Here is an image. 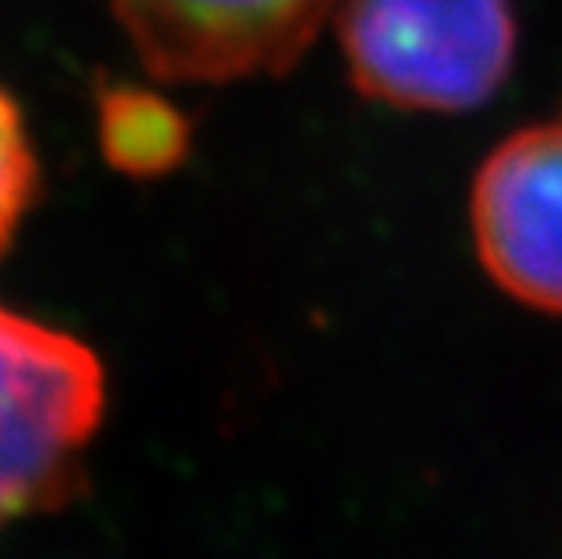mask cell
<instances>
[{
	"label": "cell",
	"instance_id": "6da1fadb",
	"mask_svg": "<svg viewBox=\"0 0 562 559\" xmlns=\"http://www.w3.org/2000/svg\"><path fill=\"white\" fill-rule=\"evenodd\" d=\"M352 88L406 113L486 105L516 63L512 0H338Z\"/></svg>",
	"mask_w": 562,
	"mask_h": 559
},
{
	"label": "cell",
	"instance_id": "7a4b0ae2",
	"mask_svg": "<svg viewBox=\"0 0 562 559\" xmlns=\"http://www.w3.org/2000/svg\"><path fill=\"white\" fill-rule=\"evenodd\" d=\"M102 418L99 356L0 305V527L74 502Z\"/></svg>",
	"mask_w": 562,
	"mask_h": 559
},
{
	"label": "cell",
	"instance_id": "3957f363",
	"mask_svg": "<svg viewBox=\"0 0 562 559\" xmlns=\"http://www.w3.org/2000/svg\"><path fill=\"white\" fill-rule=\"evenodd\" d=\"M149 77L236 85L302 63L338 0H110Z\"/></svg>",
	"mask_w": 562,
	"mask_h": 559
},
{
	"label": "cell",
	"instance_id": "277c9868",
	"mask_svg": "<svg viewBox=\"0 0 562 559\" xmlns=\"http://www.w3.org/2000/svg\"><path fill=\"white\" fill-rule=\"evenodd\" d=\"M472 241L508 299L562 316V121L516 131L472 186Z\"/></svg>",
	"mask_w": 562,
	"mask_h": 559
},
{
	"label": "cell",
	"instance_id": "5b68a950",
	"mask_svg": "<svg viewBox=\"0 0 562 559\" xmlns=\"http://www.w3.org/2000/svg\"><path fill=\"white\" fill-rule=\"evenodd\" d=\"M99 149L113 171L153 182L178 171L193 149L189 116L160 91L138 85H105L94 94Z\"/></svg>",
	"mask_w": 562,
	"mask_h": 559
},
{
	"label": "cell",
	"instance_id": "8992f818",
	"mask_svg": "<svg viewBox=\"0 0 562 559\" xmlns=\"http://www.w3.org/2000/svg\"><path fill=\"white\" fill-rule=\"evenodd\" d=\"M37 153L15 99L0 88V255L15 241L22 219L37 197Z\"/></svg>",
	"mask_w": 562,
	"mask_h": 559
}]
</instances>
